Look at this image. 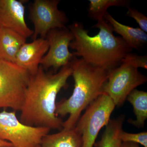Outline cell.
<instances>
[{
    "mask_svg": "<svg viewBox=\"0 0 147 147\" xmlns=\"http://www.w3.org/2000/svg\"><path fill=\"white\" fill-rule=\"evenodd\" d=\"M127 99L132 105L136 116V119H129L128 122L138 128L143 127L147 118V92L134 89Z\"/></svg>",
    "mask_w": 147,
    "mask_h": 147,
    "instance_id": "2e32d148",
    "label": "cell"
},
{
    "mask_svg": "<svg viewBox=\"0 0 147 147\" xmlns=\"http://www.w3.org/2000/svg\"><path fill=\"white\" fill-rule=\"evenodd\" d=\"M88 14L93 19L98 21L104 18L107 10L112 6H129L127 0H89Z\"/></svg>",
    "mask_w": 147,
    "mask_h": 147,
    "instance_id": "e0dca14e",
    "label": "cell"
},
{
    "mask_svg": "<svg viewBox=\"0 0 147 147\" xmlns=\"http://www.w3.org/2000/svg\"><path fill=\"white\" fill-rule=\"evenodd\" d=\"M14 147L13 146H5V147Z\"/></svg>",
    "mask_w": 147,
    "mask_h": 147,
    "instance_id": "cb8c5ba5",
    "label": "cell"
},
{
    "mask_svg": "<svg viewBox=\"0 0 147 147\" xmlns=\"http://www.w3.org/2000/svg\"><path fill=\"white\" fill-rule=\"evenodd\" d=\"M30 76L16 64L0 59V108L20 111Z\"/></svg>",
    "mask_w": 147,
    "mask_h": 147,
    "instance_id": "277c9868",
    "label": "cell"
},
{
    "mask_svg": "<svg viewBox=\"0 0 147 147\" xmlns=\"http://www.w3.org/2000/svg\"><path fill=\"white\" fill-rule=\"evenodd\" d=\"M74 87L71 96L57 103L56 115L58 117L69 115L63 123V128H74L84 109L103 93L102 89L110 71L75 57L69 63Z\"/></svg>",
    "mask_w": 147,
    "mask_h": 147,
    "instance_id": "3957f363",
    "label": "cell"
},
{
    "mask_svg": "<svg viewBox=\"0 0 147 147\" xmlns=\"http://www.w3.org/2000/svg\"><path fill=\"white\" fill-rule=\"evenodd\" d=\"M49 49L45 38H37L32 42L22 45L16 55L14 63L29 72L34 74L38 70L42 58Z\"/></svg>",
    "mask_w": 147,
    "mask_h": 147,
    "instance_id": "8fae6325",
    "label": "cell"
},
{
    "mask_svg": "<svg viewBox=\"0 0 147 147\" xmlns=\"http://www.w3.org/2000/svg\"><path fill=\"white\" fill-rule=\"evenodd\" d=\"M121 147H139V144L131 142H122Z\"/></svg>",
    "mask_w": 147,
    "mask_h": 147,
    "instance_id": "44dd1931",
    "label": "cell"
},
{
    "mask_svg": "<svg viewBox=\"0 0 147 147\" xmlns=\"http://www.w3.org/2000/svg\"><path fill=\"white\" fill-rule=\"evenodd\" d=\"M147 81L146 76L140 73L138 69L121 63L109 72L102 92L108 95L116 106L120 107L133 90Z\"/></svg>",
    "mask_w": 147,
    "mask_h": 147,
    "instance_id": "52a82bcc",
    "label": "cell"
},
{
    "mask_svg": "<svg viewBox=\"0 0 147 147\" xmlns=\"http://www.w3.org/2000/svg\"><path fill=\"white\" fill-rule=\"evenodd\" d=\"M26 38L9 29L0 28V59L14 63Z\"/></svg>",
    "mask_w": 147,
    "mask_h": 147,
    "instance_id": "4fadbf2b",
    "label": "cell"
},
{
    "mask_svg": "<svg viewBox=\"0 0 147 147\" xmlns=\"http://www.w3.org/2000/svg\"><path fill=\"white\" fill-rule=\"evenodd\" d=\"M73 38V34L67 28L50 31L46 38L49 49L42 58L40 65L46 71L52 67L56 72L59 68L69 65L75 57L69 50Z\"/></svg>",
    "mask_w": 147,
    "mask_h": 147,
    "instance_id": "9c48e42d",
    "label": "cell"
},
{
    "mask_svg": "<svg viewBox=\"0 0 147 147\" xmlns=\"http://www.w3.org/2000/svg\"><path fill=\"white\" fill-rule=\"evenodd\" d=\"M41 147H81V136L75 128L71 129L63 128L52 134H47L42 138Z\"/></svg>",
    "mask_w": 147,
    "mask_h": 147,
    "instance_id": "5bb4252c",
    "label": "cell"
},
{
    "mask_svg": "<svg viewBox=\"0 0 147 147\" xmlns=\"http://www.w3.org/2000/svg\"><path fill=\"white\" fill-rule=\"evenodd\" d=\"M0 28L9 29L27 38L33 30L26 23L24 2L18 0H0Z\"/></svg>",
    "mask_w": 147,
    "mask_h": 147,
    "instance_id": "30bf717a",
    "label": "cell"
},
{
    "mask_svg": "<svg viewBox=\"0 0 147 147\" xmlns=\"http://www.w3.org/2000/svg\"><path fill=\"white\" fill-rule=\"evenodd\" d=\"M115 107L112 99L103 93L87 107L74 127L81 135V147H93L98 133L108 124Z\"/></svg>",
    "mask_w": 147,
    "mask_h": 147,
    "instance_id": "5b68a950",
    "label": "cell"
},
{
    "mask_svg": "<svg viewBox=\"0 0 147 147\" xmlns=\"http://www.w3.org/2000/svg\"><path fill=\"white\" fill-rule=\"evenodd\" d=\"M121 63L125 64L135 68H142L147 69V55L139 56L136 54L128 53L121 61Z\"/></svg>",
    "mask_w": 147,
    "mask_h": 147,
    "instance_id": "ac0fdd59",
    "label": "cell"
},
{
    "mask_svg": "<svg viewBox=\"0 0 147 147\" xmlns=\"http://www.w3.org/2000/svg\"><path fill=\"white\" fill-rule=\"evenodd\" d=\"M16 112H0V138L14 147H36L40 145L50 128L29 126L17 118Z\"/></svg>",
    "mask_w": 147,
    "mask_h": 147,
    "instance_id": "8992f818",
    "label": "cell"
},
{
    "mask_svg": "<svg viewBox=\"0 0 147 147\" xmlns=\"http://www.w3.org/2000/svg\"><path fill=\"white\" fill-rule=\"evenodd\" d=\"M104 18L112 26L113 31L119 34L131 49L139 50L146 44L147 33L140 28H134L121 24L108 12Z\"/></svg>",
    "mask_w": 147,
    "mask_h": 147,
    "instance_id": "7c38bea8",
    "label": "cell"
},
{
    "mask_svg": "<svg viewBox=\"0 0 147 147\" xmlns=\"http://www.w3.org/2000/svg\"><path fill=\"white\" fill-rule=\"evenodd\" d=\"M59 0H35L30 8V18L34 26L33 40L40 36L45 39L54 29L66 28L65 13L58 8Z\"/></svg>",
    "mask_w": 147,
    "mask_h": 147,
    "instance_id": "ba28073f",
    "label": "cell"
},
{
    "mask_svg": "<svg viewBox=\"0 0 147 147\" xmlns=\"http://www.w3.org/2000/svg\"><path fill=\"white\" fill-rule=\"evenodd\" d=\"M126 15L133 18L139 25L140 28L145 32H147V17L136 9L127 7Z\"/></svg>",
    "mask_w": 147,
    "mask_h": 147,
    "instance_id": "ffe728a7",
    "label": "cell"
},
{
    "mask_svg": "<svg viewBox=\"0 0 147 147\" xmlns=\"http://www.w3.org/2000/svg\"><path fill=\"white\" fill-rule=\"evenodd\" d=\"M93 27L99 30L92 36L81 23L75 22L69 25L68 29L74 36L69 47L74 50L75 57L110 71L120 65L123 59L132 49L121 37L114 35L113 28L104 18L98 21Z\"/></svg>",
    "mask_w": 147,
    "mask_h": 147,
    "instance_id": "7a4b0ae2",
    "label": "cell"
},
{
    "mask_svg": "<svg viewBox=\"0 0 147 147\" xmlns=\"http://www.w3.org/2000/svg\"><path fill=\"white\" fill-rule=\"evenodd\" d=\"M125 116L121 115L117 118L110 120L100 141L95 143V147H121V134Z\"/></svg>",
    "mask_w": 147,
    "mask_h": 147,
    "instance_id": "9a60e30c",
    "label": "cell"
},
{
    "mask_svg": "<svg viewBox=\"0 0 147 147\" xmlns=\"http://www.w3.org/2000/svg\"><path fill=\"white\" fill-rule=\"evenodd\" d=\"M36 147H40V145H38V146H36Z\"/></svg>",
    "mask_w": 147,
    "mask_h": 147,
    "instance_id": "603a6c76",
    "label": "cell"
},
{
    "mask_svg": "<svg viewBox=\"0 0 147 147\" xmlns=\"http://www.w3.org/2000/svg\"><path fill=\"white\" fill-rule=\"evenodd\" d=\"M121 139L122 142H131L142 145L147 147V132L144 131L140 133H128L123 131L121 134Z\"/></svg>",
    "mask_w": 147,
    "mask_h": 147,
    "instance_id": "d6986e66",
    "label": "cell"
},
{
    "mask_svg": "<svg viewBox=\"0 0 147 147\" xmlns=\"http://www.w3.org/2000/svg\"><path fill=\"white\" fill-rule=\"evenodd\" d=\"M69 65L58 72H47L41 66L30 75L23 105L20 121L29 125L61 130L63 122L56 115V99L59 92L66 86L71 76Z\"/></svg>",
    "mask_w": 147,
    "mask_h": 147,
    "instance_id": "6da1fadb",
    "label": "cell"
},
{
    "mask_svg": "<svg viewBox=\"0 0 147 147\" xmlns=\"http://www.w3.org/2000/svg\"><path fill=\"white\" fill-rule=\"evenodd\" d=\"M12 146H13V145L11 143L5 141V140H3L0 138V147Z\"/></svg>",
    "mask_w": 147,
    "mask_h": 147,
    "instance_id": "7402d4cb",
    "label": "cell"
}]
</instances>
